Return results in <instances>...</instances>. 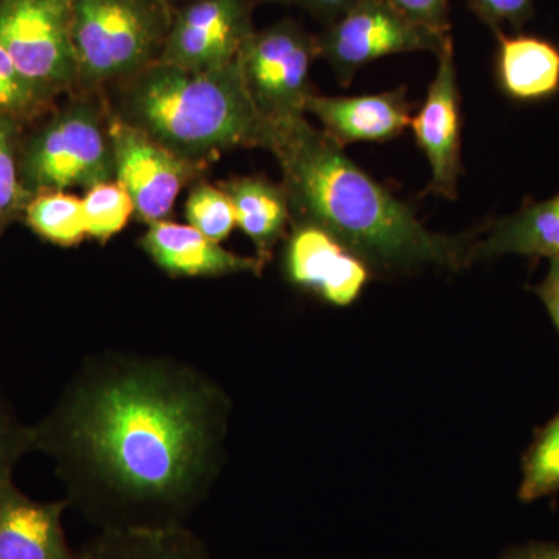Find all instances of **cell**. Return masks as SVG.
I'll list each match as a JSON object with an SVG mask.
<instances>
[{
	"label": "cell",
	"instance_id": "cell-1",
	"mask_svg": "<svg viewBox=\"0 0 559 559\" xmlns=\"http://www.w3.org/2000/svg\"><path fill=\"white\" fill-rule=\"evenodd\" d=\"M230 409L189 362L98 353L31 426L32 451L53 459L69 507L100 530L179 527L218 480Z\"/></svg>",
	"mask_w": 559,
	"mask_h": 559
},
{
	"label": "cell",
	"instance_id": "cell-2",
	"mask_svg": "<svg viewBox=\"0 0 559 559\" xmlns=\"http://www.w3.org/2000/svg\"><path fill=\"white\" fill-rule=\"evenodd\" d=\"M264 148L277 157L294 223L329 231L371 271H462L479 235H443L423 226L407 202L358 167L301 116L267 121Z\"/></svg>",
	"mask_w": 559,
	"mask_h": 559
},
{
	"label": "cell",
	"instance_id": "cell-3",
	"mask_svg": "<svg viewBox=\"0 0 559 559\" xmlns=\"http://www.w3.org/2000/svg\"><path fill=\"white\" fill-rule=\"evenodd\" d=\"M120 119L173 151L198 162L238 146H260L266 120L250 100L240 61L193 72L157 61L130 79Z\"/></svg>",
	"mask_w": 559,
	"mask_h": 559
},
{
	"label": "cell",
	"instance_id": "cell-4",
	"mask_svg": "<svg viewBox=\"0 0 559 559\" xmlns=\"http://www.w3.org/2000/svg\"><path fill=\"white\" fill-rule=\"evenodd\" d=\"M167 25L164 0H73L79 80L91 87L138 75L153 64Z\"/></svg>",
	"mask_w": 559,
	"mask_h": 559
},
{
	"label": "cell",
	"instance_id": "cell-5",
	"mask_svg": "<svg viewBox=\"0 0 559 559\" xmlns=\"http://www.w3.org/2000/svg\"><path fill=\"white\" fill-rule=\"evenodd\" d=\"M20 171L31 198L116 180L109 124L86 103L58 110L21 143Z\"/></svg>",
	"mask_w": 559,
	"mask_h": 559
},
{
	"label": "cell",
	"instance_id": "cell-6",
	"mask_svg": "<svg viewBox=\"0 0 559 559\" xmlns=\"http://www.w3.org/2000/svg\"><path fill=\"white\" fill-rule=\"evenodd\" d=\"M72 20L73 0H0V47L51 98L79 80Z\"/></svg>",
	"mask_w": 559,
	"mask_h": 559
},
{
	"label": "cell",
	"instance_id": "cell-7",
	"mask_svg": "<svg viewBox=\"0 0 559 559\" xmlns=\"http://www.w3.org/2000/svg\"><path fill=\"white\" fill-rule=\"evenodd\" d=\"M448 38L450 33L433 32L407 20L388 0H355L316 40L319 57L347 87L358 70L370 62L407 51L439 53Z\"/></svg>",
	"mask_w": 559,
	"mask_h": 559
},
{
	"label": "cell",
	"instance_id": "cell-8",
	"mask_svg": "<svg viewBox=\"0 0 559 559\" xmlns=\"http://www.w3.org/2000/svg\"><path fill=\"white\" fill-rule=\"evenodd\" d=\"M318 57V40L293 22L250 35L238 61L250 100L264 120L305 114L312 95L311 66Z\"/></svg>",
	"mask_w": 559,
	"mask_h": 559
},
{
	"label": "cell",
	"instance_id": "cell-9",
	"mask_svg": "<svg viewBox=\"0 0 559 559\" xmlns=\"http://www.w3.org/2000/svg\"><path fill=\"white\" fill-rule=\"evenodd\" d=\"M116 180L130 194L134 213L146 224L165 221L180 190L198 173V164L183 159L146 132L120 117L109 121Z\"/></svg>",
	"mask_w": 559,
	"mask_h": 559
},
{
	"label": "cell",
	"instance_id": "cell-10",
	"mask_svg": "<svg viewBox=\"0 0 559 559\" xmlns=\"http://www.w3.org/2000/svg\"><path fill=\"white\" fill-rule=\"evenodd\" d=\"M252 33L249 0H197L176 17L160 61L193 72L221 69L238 60Z\"/></svg>",
	"mask_w": 559,
	"mask_h": 559
},
{
	"label": "cell",
	"instance_id": "cell-11",
	"mask_svg": "<svg viewBox=\"0 0 559 559\" xmlns=\"http://www.w3.org/2000/svg\"><path fill=\"white\" fill-rule=\"evenodd\" d=\"M437 57L436 79L430 83L425 105L412 117L411 128L430 165L426 193L455 200L462 176V98L451 36Z\"/></svg>",
	"mask_w": 559,
	"mask_h": 559
},
{
	"label": "cell",
	"instance_id": "cell-12",
	"mask_svg": "<svg viewBox=\"0 0 559 559\" xmlns=\"http://www.w3.org/2000/svg\"><path fill=\"white\" fill-rule=\"evenodd\" d=\"M283 260L290 283L334 307L355 304L371 277L359 257L312 224L294 223Z\"/></svg>",
	"mask_w": 559,
	"mask_h": 559
},
{
	"label": "cell",
	"instance_id": "cell-13",
	"mask_svg": "<svg viewBox=\"0 0 559 559\" xmlns=\"http://www.w3.org/2000/svg\"><path fill=\"white\" fill-rule=\"evenodd\" d=\"M412 109L406 87L358 97L312 94L305 106V112L312 114L342 150L352 143L400 138L411 127Z\"/></svg>",
	"mask_w": 559,
	"mask_h": 559
},
{
	"label": "cell",
	"instance_id": "cell-14",
	"mask_svg": "<svg viewBox=\"0 0 559 559\" xmlns=\"http://www.w3.org/2000/svg\"><path fill=\"white\" fill-rule=\"evenodd\" d=\"M68 500L39 502L0 480V559H81L62 527Z\"/></svg>",
	"mask_w": 559,
	"mask_h": 559
},
{
	"label": "cell",
	"instance_id": "cell-15",
	"mask_svg": "<svg viewBox=\"0 0 559 559\" xmlns=\"http://www.w3.org/2000/svg\"><path fill=\"white\" fill-rule=\"evenodd\" d=\"M140 248L159 270L171 277H226L261 274L259 257H245L224 249L191 226L156 221L140 240Z\"/></svg>",
	"mask_w": 559,
	"mask_h": 559
},
{
	"label": "cell",
	"instance_id": "cell-16",
	"mask_svg": "<svg viewBox=\"0 0 559 559\" xmlns=\"http://www.w3.org/2000/svg\"><path fill=\"white\" fill-rule=\"evenodd\" d=\"M506 255L547 259L559 255V193L544 201H528L518 212L485 229L473 246L474 260Z\"/></svg>",
	"mask_w": 559,
	"mask_h": 559
},
{
	"label": "cell",
	"instance_id": "cell-17",
	"mask_svg": "<svg viewBox=\"0 0 559 559\" xmlns=\"http://www.w3.org/2000/svg\"><path fill=\"white\" fill-rule=\"evenodd\" d=\"M499 39L496 73L500 90L514 102L538 103L559 94V49L536 36H507Z\"/></svg>",
	"mask_w": 559,
	"mask_h": 559
},
{
	"label": "cell",
	"instance_id": "cell-18",
	"mask_svg": "<svg viewBox=\"0 0 559 559\" xmlns=\"http://www.w3.org/2000/svg\"><path fill=\"white\" fill-rule=\"evenodd\" d=\"M234 205L237 226L245 231L263 263L271 260L272 250L285 237L290 218L286 191L260 176H246L221 183Z\"/></svg>",
	"mask_w": 559,
	"mask_h": 559
},
{
	"label": "cell",
	"instance_id": "cell-19",
	"mask_svg": "<svg viewBox=\"0 0 559 559\" xmlns=\"http://www.w3.org/2000/svg\"><path fill=\"white\" fill-rule=\"evenodd\" d=\"M81 559H215L187 525L168 528L100 530L80 550Z\"/></svg>",
	"mask_w": 559,
	"mask_h": 559
},
{
	"label": "cell",
	"instance_id": "cell-20",
	"mask_svg": "<svg viewBox=\"0 0 559 559\" xmlns=\"http://www.w3.org/2000/svg\"><path fill=\"white\" fill-rule=\"evenodd\" d=\"M22 218L39 238L61 248H73L87 237L83 200L68 191L36 194Z\"/></svg>",
	"mask_w": 559,
	"mask_h": 559
},
{
	"label": "cell",
	"instance_id": "cell-21",
	"mask_svg": "<svg viewBox=\"0 0 559 559\" xmlns=\"http://www.w3.org/2000/svg\"><path fill=\"white\" fill-rule=\"evenodd\" d=\"M559 491V414L538 430L522 460L518 498L530 503Z\"/></svg>",
	"mask_w": 559,
	"mask_h": 559
},
{
	"label": "cell",
	"instance_id": "cell-22",
	"mask_svg": "<svg viewBox=\"0 0 559 559\" xmlns=\"http://www.w3.org/2000/svg\"><path fill=\"white\" fill-rule=\"evenodd\" d=\"M21 124L13 117L0 116V224L5 227L22 218L31 201L21 180Z\"/></svg>",
	"mask_w": 559,
	"mask_h": 559
},
{
	"label": "cell",
	"instance_id": "cell-23",
	"mask_svg": "<svg viewBox=\"0 0 559 559\" xmlns=\"http://www.w3.org/2000/svg\"><path fill=\"white\" fill-rule=\"evenodd\" d=\"M87 237L108 241L127 227L134 215V204L128 191L117 180L98 183L83 198Z\"/></svg>",
	"mask_w": 559,
	"mask_h": 559
},
{
	"label": "cell",
	"instance_id": "cell-24",
	"mask_svg": "<svg viewBox=\"0 0 559 559\" xmlns=\"http://www.w3.org/2000/svg\"><path fill=\"white\" fill-rule=\"evenodd\" d=\"M186 218L212 241L226 240L237 227L234 205L221 187L200 183L190 191L186 204Z\"/></svg>",
	"mask_w": 559,
	"mask_h": 559
},
{
	"label": "cell",
	"instance_id": "cell-25",
	"mask_svg": "<svg viewBox=\"0 0 559 559\" xmlns=\"http://www.w3.org/2000/svg\"><path fill=\"white\" fill-rule=\"evenodd\" d=\"M50 100L49 95L22 75L0 47V116H10L24 123L43 112Z\"/></svg>",
	"mask_w": 559,
	"mask_h": 559
},
{
	"label": "cell",
	"instance_id": "cell-26",
	"mask_svg": "<svg viewBox=\"0 0 559 559\" xmlns=\"http://www.w3.org/2000/svg\"><path fill=\"white\" fill-rule=\"evenodd\" d=\"M31 451V426L22 425L0 393V480L13 477L14 466Z\"/></svg>",
	"mask_w": 559,
	"mask_h": 559
},
{
	"label": "cell",
	"instance_id": "cell-27",
	"mask_svg": "<svg viewBox=\"0 0 559 559\" xmlns=\"http://www.w3.org/2000/svg\"><path fill=\"white\" fill-rule=\"evenodd\" d=\"M469 5L496 33L502 25L521 31L533 16V0H469Z\"/></svg>",
	"mask_w": 559,
	"mask_h": 559
},
{
	"label": "cell",
	"instance_id": "cell-28",
	"mask_svg": "<svg viewBox=\"0 0 559 559\" xmlns=\"http://www.w3.org/2000/svg\"><path fill=\"white\" fill-rule=\"evenodd\" d=\"M393 9L430 31L450 32V0H388Z\"/></svg>",
	"mask_w": 559,
	"mask_h": 559
},
{
	"label": "cell",
	"instance_id": "cell-29",
	"mask_svg": "<svg viewBox=\"0 0 559 559\" xmlns=\"http://www.w3.org/2000/svg\"><path fill=\"white\" fill-rule=\"evenodd\" d=\"M533 293L543 301L559 334V255L550 257L546 275L533 288Z\"/></svg>",
	"mask_w": 559,
	"mask_h": 559
},
{
	"label": "cell",
	"instance_id": "cell-30",
	"mask_svg": "<svg viewBox=\"0 0 559 559\" xmlns=\"http://www.w3.org/2000/svg\"><path fill=\"white\" fill-rule=\"evenodd\" d=\"M496 559H559V544L530 540L521 546L510 547Z\"/></svg>",
	"mask_w": 559,
	"mask_h": 559
},
{
	"label": "cell",
	"instance_id": "cell-31",
	"mask_svg": "<svg viewBox=\"0 0 559 559\" xmlns=\"http://www.w3.org/2000/svg\"><path fill=\"white\" fill-rule=\"evenodd\" d=\"M286 3H296V5L304 7V9L314 11V13L322 14V16L336 20L345 10L352 5L355 0H282Z\"/></svg>",
	"mask_w": 559,
	"mask_h": 559
},
{
	"label": "cell",
	"instance_id": "cell-32",
	"mask_svg": "<svg viewBox=\"0 0 559 559\" xmlns=\"http://www.w3.org/2000/svg\"><path fill=\"white\" fill-rule=\"evenodd\" d=\"M5 229H7V227H5V226H2V224H0V235H2V234H3V230H5Z\"/></svg>",
	"mask_w": 559,
	"mask_h": 559
}]
</instances>
